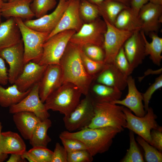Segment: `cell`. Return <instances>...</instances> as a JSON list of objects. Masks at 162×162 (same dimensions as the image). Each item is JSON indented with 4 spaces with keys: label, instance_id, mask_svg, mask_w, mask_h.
<instances>
[{
    "label": "cell",
    "instance_id": "bcb514c9",
    "mask_svg": "<svg viewBox=\"0 0 162 162\" xmlns=\"http://www.w3.org/2000/svg\"><path fill=\"white\" fill-rule=\"evenodd\" d=\"M162 68L156 70H153L152 69H148L145 71L143 76L138 77L139 81H141L146 76L149 75L161 74H162Z\"/></svg>",
    "mask_w": 162,
    "mask_h": 162
},
{
    "label": "cell",
    "instance_id": "8d00e7d4",
    "mask_svg": "<svg viewBox=\"0 0 162 162\" xmlns=\"http://www.w3.org/2000/svg\"><path fill=\"white\" fill-rule=\"evenodd\" d=\"M84 54L89 58L96 61H104L105 52L102 47L96 45L87 44L81 47Z\"/></svg>",
    "mask_w": 162,
    "mask_h": 162
},
{
    "label": "cell",
    "instance_id": "52a82bcc",
    "mask_svg": "<svg viewBox=\"0 0 162 162\" xmlns=\"http://www.w3.org/2000/svg\"><path fill=\"white\" fill-rule=\"evenodd\" d=\"M123 111L125 115L126 121L125 128L137 134L152 145V130L158 129L161 127L156 121L157 116L152 108L149 107L146 114L142 117L133 114L130 110L124 106Z\"/></svg>",
    "mask_w": 162,
    "mask_h": 162
},
{
    "label": "cell",
    "instance_id": "7a4b0ae2",
    "mask_svg": "<svg viewBox=\"0 0 162 162\" xmlns=\"http://www.w3.org/2000/svg\"><path fill=\"white\" fill-rule=\"evenodd\" d=\"M122 131L118 129L110 127L96 128L87 127L76 132L64 131L59 135L81 141L93 157L98 154L108 151L113 139Z\"/></svg>",
    "mask_w": 162,
    "mask_h": 162
},
{
    "label": "cell",
    "instance_id": "2e32d148",
    "mask_svg": "<svg viewBox=\"0 0 162 162\" xmlns=\"http://www.w3.org/2000/svg\"><path fill=\"white\" fill-rule=\"evenodd\" d=\"M140 31L134 32L123 45L124 53L130 65L131 74L142 63L146 56L144 42Z\"/></svg>",
    "mask_w": 162,
    "mask_h": 162
},
{
    "label": "cell",
    "instance_id": "4fadbf2b",
    "mask_svg": "<svg viewBox=\"0 0 162 162\" xmlns=\"http://www.w3.org/2000/svg\"><path fill=\"white\" fill-rule=\"evenodd\" d=\"M80 0H69L68 4L55 28L47 39L59 32L68 30L78 32L83 24L79 12Z\"/></svg>",
    "mask_w": 162,
    "mask_h": 162
},
{
    "label": "cell",
    "instance_id": "9f6ffc18",
    "mask_svg": "<svg viewBox=\"0 0 162 162\" xmlns=\"http://www.w3.org/2000/svg\"><path fill=\"white\" fill-rule=\"evenodd\" d=\"M14 0H8V2H11Z\"/></svg>",
    "mask_w": 162,
    "mask_h": 162
},
{
    "label": "cell",
    "instance_id": "4dcf8cb0",
    "mask_svg": "<svg viewBox=\"0 0 162 162\" xmlns=\"http://www.w3.org/2000/svg\"><path fill=\"white\" fill-rule=\"evenodd\" d=\"M53 151L47 147L36 146L22 155L29 162H51Z\"/></svg>",
    "mask_w": 162,
    "mask_h": 162
},
{
    "label": "cell",
    "instance_id": "ab89813d",
    "mask_svg": "<svg viewBox=\"0 0 162 162\" xmlns=\"http://www.w3.org/2000/svg\"><path fill=\"white\" fill-rule=\"evenodd\" d=\"M59 138L68 153L80 150H87L85 145L78 140L66 138L60 135H59Z\"/></svg>",
    "mask_w": 162,
    "mask_h": 162
},
{
    "label": "cell",
    "instance_id": "f6af8a7d",
    "mask_svg": "<svg viewBox=\"0 0 162 162\" xmlns=\"http://www.w3.org/2000/svg\"><path fill=\"white\" fill-rule=\"evenodd\" d=\"M149 2V0H131L130 8L131 11L137 16L141 8Z\"/></svg>",
    "mask_w": 162,
    "mask_h": 162
},
{
    "label": "cell",
    "instance_id": "11a10c76",
    "mask_svg": "<svg viewBox=\"0 0 162 162\" xmlns=\"http://www.w3.org/2000/svg\"><path fill=\"white\" fill-rule=\"evenodd\" d=\"M4 2H7L8 1V0H3Z\"/></svg>",
    "mask_w": 162,
    "mask_h": 162
},
{
    "label": "cell",
    "instance_id": "d6986e66",
    "mask_svg": "<svg viewBox=\"0 0 162 162\" xmlns=\"http://www.w3.org/2000/svg\"><path fill=\"white\" fill-rule=\"evenodd\" d=\"M128 92L126 97L122 100H118L111 102L126 107L138 116L142 117L146 114L142 103V93L137 88L134 79L130 75L127 80Z\"/></svg>",
    "mask_w": 162,
    "mask_h": 162
},
{
    "label": "cell",
    "instance_id": "cb8c5ba5",
    "mask_svg": "<svg viewBox=\"0 0 162 162\" xmlns=\"http://www.w3.org/2000/svg\"><path fill=\"white\" fill-rule=\"evenodd\" d=\"M1 150L4 154L22 155L26 151L24 140L17 133L11 131L2 132Z\"/></svg>",
    "mask_w": 162,
    "mask_h": 162
},
{
    "label": "cell",
    "instance_id": "f907efd6",
    "mask_svg": "<svg viewBox=\"0 0 162 162\" xmlns=\"http://www.w3.org/2000/svg\"><path fill=\"white\" fill-rule=\"evenodd\" d=\"M91 3L97 5L105 0H88Z\"/></svg>",
    "mask_w": 162,
    "mask_h": 162
},
{
    "label": "cell",
    "instance_id": "7c38bea8",
    "mask_svg": "<svg viewBox=\"0 0 162 162\" xmlns=\"http://www.w3.org/2000/svg\"><path fill=\"white\" fill-rule=\"evenodd\" d=\"M0 56L9 64L8 82L13 84L22 73L25 64L22 40L13 46L0 50Z\"/></svg>",
    "mask_w": 162,
    "mask_h": 162
},
{
    "label": "cell",
    "instance_id": "9c48e42d",
    "mask_svg": "<svg viewBox=\"0 0 162 162\" xmlns=\"http://www.w3.org/2000/svg\"><path fill=\"white\" fill-rule=\"evenodd\" d=\"M94 101L89 94L81 100L75 109L63 121L67 131L74 132L87 128L94 116Z\"/></svg>",
    "mask_w": 162,
    "mask_h": 162
},
{
    "label": "cell",
    "instance_id": "30bf717a",
    "mask_svg": "<svg viewBox=\"0 0 162 162\" xmlns=\"http://www.w3.org/2000/svg\"><path fill=\"white\" fill-rule=\"evenodd\" d=\"M102 17L106 26L103 44L105 52L104 61L106 64H112L120 49L133 32L119 29Z\"/></svg>",
    "mask_w": 162,
    "mask_h": 162
},
{
    "label": "cell",
    "instance_id": "d4e9b609",
    "mask_svg": "<svg viewBox=\"0 0 162 162\" xmlns=\"http://www.w3.org/2000/svg\"><path fill=\"white\" fill-rule=\"evenodd\" d=\"M114 25L119 29L132 32L141 31L142 26V23L138 16L132 13L130 7L120 12Z\"/></svg>",
    "mask_w": 162,
    "mask_h": 162
},
{
    "label": "cell",
    "instance_id": "44dd1931",
    "mask_svg": "<svg viewBox=\"0 0 162 162\" xmlns=\"http://www.w3.org/2000/svg\"><path fill=\"white\" fill-rule=\"evenodd\" d=\"M32 0H14L4 2L0 8L2 16L31 20L34 16L30 7Z\"/></svg>",
    "mask_w": 162,
    "mask_h": 162
},
{
    "label": "cell",
    "instance_id": "d590c367",
    "mask_svg": "<svg viewBox=\"0 0 162 162\" xmlns=\"http://www.w3.org/2000/svg\"><path fill=\"white\" fill-rule=\"evenodd\" d=\"M81 56L83 65L88 74L95 78L104 68L106 64L104 61L98 62L88 57L81 50Z\"/></svg>",
    "mask_w": 162,
    "mask_h": 162
},
{
    "label": "cell",
    "instance_id": "e0dca14e",
    "mask_svg": "<svg viewBox=\"0 0 162 162\" xmlns=\"http://www.w3.org/2000/svg\"><path fill=\"white\" fill-rule=\"evenodd\" d=\"M138 16L142 23V31L145 34L157 32L162 21V5L148 2L140 8Z\"/></svg>",
    "mask_w": 162,
    "mask_h": 162
},
{
    "label": "cell",
    "instance_id": "ba28073f",
    "mask_svg": "<svg viewBox=\"0 0 162 162\" xmlns=\"http://www.w3.org/2000/svg\"><path fill=\"white\" fill-rule=\"evenodd\" d=\"M106 26L104 20L99 17L90 22L84 23L80 30L74 33L69 42L81 47L87 44H93L103 48Z\"/></svg>",
    "mask_w": 162,
    "mask_h": 162
},
{
    "label": "cell",
    "instance_id": "3957f363",
    "mask_svg": "<svg viewBox=\"0 0 162 162\" xmlns=\"http://www.w3.org/2000/svg\"><path fill=\"white\" fill-rule=\"evenodd\" d=\"M82 94L77 86L65 82L52 92L44 103L47 110L58 111L67 116L79 104Z\"/></svg>",
    "mask_w": 162,
    "mask_h": 162
},
{
    "label": "cell",
    "instance_id": "f1b7e54d",
    "mask_svg": "<svg viewBox=\"0 0 162 162\" xmlns=\"http://www.w3.org/2000/svg\"><path fill=\"white\" fill-rule=\"evenodd\" d=\"M52 125V122L49 118L41 121L38 123L29 140V143L32 147H47L51 141V138L48 135L47 131Z\"/></svg>",
    "mask_w": 162,
    "mask_h": 162
},
{
    "label": "cell",
    "instance_id": "d6a6232c",
    "mask_svg": "<svg viewBox=\"0 0 162 162\" xmlns=\"http://www.w3.org/2000/svg\"><path fill=\"white\" fill-rule=\"evenodd\" d=\"M130 146L124 157L121 160L122 162H143L142 154L135 139L134 133L130 130Z\"/></svg>",
    "mask_w": 162,
    "mask_h": 162
},
{
    "label": "cell",
    "instance_id": "c3c4849f",
    "mask_svg": "<svg viewBox=\"0 0 162 162\" xmlns=\"http://www.w3.org/2000/svg\"><path fill=\"white\" fill-rule=\"evenodd\" d=\"M2 128V122H0V162L4 161L8 157V155L3 153L1 150V134Z\"/></svg>",
    "mask_w": 162,
    "mask_h": 162
},
{
    "label": "cell",
    "instance_id": "db71d44e",
    "mask_svg": "<svg viewBox=\"0 0 162 162\" xmlns=\"http://www.w3.org/2000/svg\"><path fill=\"white\" fill-rule=\"evenodd\" d=\"M2 16L1 14V10H0V24L2 22V19H1V17Z\"/></svg>",
    "mask_w": 162,
    "mask_h": 162
},
{
    "label": "cell",
    "instance_id": "f5cc1de1",
    "mask_svg": "<svg viewBox=\"0 0 162 162\" xmlns=\"http://www.w3.org/2000/svg\"><path fill=\"white\" fill-rule=\"evenodd\" d=\"M4 2L3 0H0V8H1L2 7V6Z\"/></svg>",
    "mask_w": 162,
    "mask_h": 162
},
{
    "label": "cell",
    "instance_id": "83f0119b",
    "mask_svg": "<svg viewBox=\"0 0 162 162\" xmlns=\"http://www.w3.org/2000/svg\"><path fill=\"white\" fill-rule=\"evenodd\" d=\"M31 89L22 92L14 84L7 88L0 85V105L3 107H9L18 103L28 94Z\"/></svg>",
    "mask_w": 162,
    "mask_h": 162
},
{
    "label": "cell",
    "instance_id": "277c9868",
    "mask_svg": "<svg viewBox=\"0 0 162 162\" xmlns=\"http://www.w3.org/2000/svg\"><path fill=\"white\" fill-rule=\"evenodd\" d=\"M124 106L111 102H94V116L88 128H96L107 127L123 130L126 124Z\"/></svg>",
    "mask_w": 162,
    "mask_h": 162
},
{
    "label": "cell",
    "instance_id": "816d5d0a",
    "mask_svg": "<svg viewBox=\"0 0 162 162\" xmlns=\"http://www.w3.org/2000/svg\"><path fill=\"white\" fill-rule=\"evenodd\" d=\"M149 2L155 4L162 5V0H149Z\"/></svg>",
    "mask_w": 162,
    "mask_h": 162
},
{
    "label": "cell",
    "instance_id": "ac0fdd59",
    "mask_svg": "<svg viewBox=\"0 0 162 162\" xmlns=\"http://www.w3.org/2000/svg\"><path fill=\"white\" fill-rule=\"evenodd\" d=\"M47 66L32 61L28 62L14 84L21 92L27 91L40 82Z\"/></svg>",
    "mask_w": 162,
    "mask_h": 162
},
{
    "label": "cell",
    "instance_id": "60d3db41",
    "mask_svg": "<svg viewBox=\"0 0 162 162\" xmlns=\"http://www.w3.org/2000/svg\"><path fill=\"white\" fill-rule=\"evenodd\" d=\"M93 159V157L87 150L68 153L67 162H91Z\"/></svg>",
    "mask_w": 162,
    "mask_h": 162
},
{
    "label": "cell",
    "instance_id": "ee69618b",
    "mask_svg": "<svg viewBox=\"0 0 162 162\" xmlns=\"http://www.w3.org/2000/svg\"><path fill=\"white\" fill-rule=\"evenodd\" d=\"M8 82V75L4 60L0 56V84L5 85Z\"/></svg>",
    "mask_w": 162,
    "mask_h": 162
},
{
    "label": "cell",
    "instance_id": "8992f818",
    "mask_svg": "<svg viewBox=\"0 0 162 162\" xmlns=\"http://www.w3.org/2000/svg\"><path fill=\"white\" fill-rule=\"evenodd\" d=\"M76 32L68 30L58 33L52 36L43 45V52L38 64L48 65L59 64L72 35Z\"/></svg>",
    "mask_w": 162,
    "mask_h": 162
},
{
    "label": "cell",
    "instance_id": "6da1fadb",
    "mask_svg": "<svg viewBox=\"0 0 162 162\" xmlns=\"http://www.w3.org/2000/svg\"><path fill=\"white\" fill-rule=\"evenodd\" d=\"M81 47L69 42L61 58L63 83L69 82L77 86L82 94H89L91 84L95 78L89 75L82 62Z\"/></svg>",
    "mask_w": 162,
    "mask_h": 162
},
{
    "label": "cell",
    "instance_id": "5bb4252c",
    "mask_svg": "<svg viewBox=\"0 0 162 162\" xmlns=\"http://www.w3.org/2000/svg\"><path fill=\"white\" fill-rule=\"evenodd\" d=\"M58 0V3L51 13L36 19L23 21L25 24L35 30L50 34L58 24L69 2V0Z\"/></svg>",
    "mask_w": 162,
    "mask_h": 162
},
{
    "label": "cell",
    "instance_id": "f35d334b",
    "mask_svg": "<svg viewBox=\"0 0 162 162\" xmlns=\"http://www.w3.org/2000/svg\"><path fill=\"white\" fill-rule=\"evenodd\" d=\"M162 87V75L161 74L155 79L154 82L148 88L145 92L142 94L144 109L146 112L149 107V101L152 94L156 90Z\"/></svg>",
    "mask_w": 162,
    "mask_h": 162
},
{
    "label": "cell",
    "instance_id": "4316f807",
    "mask_svg": "<svg viewBox=\"0 0 162 162\" xmlns=\"http://www.w3.org/2000/svg\"><path fill=\"white\" fill-rule=\"evenodd\" d=\"M140 32L144 42L146 56L149 55L150 59L154 64L160 66L162 59V38L159 37L156 32L150 33L152 41L149 42L144 33L142 31Z\"/></svg>",
    "mask_w": 162,
    "mask_h": 162
},
{
    "label": "cell",
    "instance_id": "9a60e30c",
    "mask_svg": "<svg viewBox=\"0 0 162 162\" xmlns=\"http://www.w3.org/2000/svg\"><path fill=\"white\" fill-rule=\"evenodd\" d=\"M63 76L59 64L47 65L39 83V93L44 103L48 97L63 84Z\"/></svg>",
    "mask_w": 162,
    "mask_h": 162
},
{
    "label": "cell",
    "instance_id": "681fc988",
    "mask_svg": "<svg viewBox=\"0 0 162 162\" xmlns=\"http://www.w3.org/2000/svg\"><path fill=\"white\" fill-rule=\"evenodd\" d=\"M124 4L127 7H130L131 0H116Z\"/></svg>",
    "mask_w": 162,
    "mask_h": 162
},
{
    "label": "cell",
    "instance_id": "7402d4cb",
    "mask_svg": "<svg viewBox=\"0 0 162 162\" xmlns=\"http://www.w3.org/2000/svg\"><path fill=\"white\" fill-rule=\"evenodd\" d=\"M22 40L19 28L14 18H8L0 24V50L13 46Z\"/></svg>",
    "mask_w": 162,
    "mask_h": 162
},
{
    "label": "cell",
    "instance_id": "ffe728a7",
    "mask_svg": "<svg viewBox=\"0 0 162 162\" xmlns=\"http://www.w3.org/2000/svg\"><path fill=\"white\" fill-rule=\"evenodd\" d=\"M125 76L113 63L107 64L95 79L98 83L124 90L127 86Z\"/></svg>",
    "mask_w": 162,
    "mask_h": 162
},
{
    "label": "cell",
    "instance_id": "74e56055",
    "mask_svg": "<svg viewBox=\"0 0 162 162\" xmlns=\"http://www.w3.org/2000/svg\"><path fill=\"white\" fill-rule=\"evenodd\" d=\"M113 64L126 77L131 74L130 65L125 54L123 46L116 56Z\"/></svg>",
    "mask_w": 162,
    "mask_h": 162
},
{
    "label": "cell",
    "instance_id": "603a6c76",
    "mask_svg": "<svg viewBox=\"0 0 162 162\" xmlns=\"http://www.w3.org/2000/svg\"><path fill=\"white\" fill-rule=\"evenodd\" d=\"M13 120L22 136L28 140L37 124L41 121L33 113L26 111L14 114Z\"/></svg>",
    "mask_w": 162,
    "mask_h": 162
},
{
    "label": "cell",
    "instance_id": "7bdbcfd3",
    "mask_svg": "<svg viewBox=\"0 0 162 162\" xmlns=\"http://www.w3.org/2000/svg\"><path fill=\"white\" fill-rule=\"evenodd\" d=\"M152 141V146L158 150L162 151V128L158 129H153L151 132Z\"/></svg>",
    "mask_w": 162,
    "mask_h": 162
},
{
    "label": "cell",
    "instance_id": "5b68a950",
    "mask_svg": "<svg viewBox=\"0 0 162 162\" xmlns=\"http://www.w3.org/2000/svg\"><path fill=\"white\" fill-rule=\"evenodd\" d=\"M21 32L24 49L25 64L30 61L39 62L42 55L43 45L49 34L33 30L20 18H15Z\"/></svg>",
    "mask_w": 162,
    "mask_h": 162
},
{
    "label": "cell",
    "instance_id": "7dc6e473",
    "mask_svg": "<svg viewBox=\"0 0 162 162\" xmlns=\"http://www.w3.org/2000/svg\"><path fill=\"white\" fill-rule=\"evenodd\" d=\"M27 160L22 158V155L12 154L8 159L7 160V162H26Z\"/></svg>",
    "mask_w": 162,
    "mask_h": 162
},
{
    "label": "cell",
    "instance_id": "f546056e",
    "mask_svg": "<svg viewBox=\"0 0 162 162\" xmlns=\"http://www.w3.org/2000/svg\"><path fill=\"white\" fill-rule=\"evenodd\" d=\"M96 5L100 15L113 24L120 12L129 7L116 0H105Z\"/></svg>",
    "mask_w": 162,
    "mask_h": 162
},
{
    "label": "cell",
    "instance_id": "8fae6325",
    "mask_svg": "<svg viewBox=\"0 0 162 162\" xmlns=\"http://www.w3.org/2000/svg\"><path fill=\"white\" fill-rule=\"evenodd\" d=\"M39 83L33 86L28 94L20 102L9 107V113L28 112L34 113L41 121L49 118L50 114L48 110L39 96Z\"/></svg>",
    "mask_w": 162,
    "mask_h": 162
},
{
    "label": "cell",
    "instance_id": "b9f144b4",
    "mask_svg": "<svg viewBox=\"0 0 162 162\" xmlns=\"http://www.w3.org/2000/svg\"><path fill=\"white\" fill-rule=\"evenodd\" d=\"M68 152L58 142L56 144L51 162H67Z\"/></svg>",
    "mask_w": 162,
    "mask_h": 162
},
{
    "label": "cell",
    "instance_id": "484cf974",
    "mask_svg": "<svg viewBox=\"0 0 162 162\" xmlns=\"http://www.w3.org/2000/svg\"><path fill=\"white\" fill-rule=\"evenodd\" d=\"M92 94L95 102H112L119 100L122 92L116 88L97 83L93 86Z\"/></svg>",
    "mask_w": 162,
    "mask_h": 162
},
{
    "label": "cell",
    "instance_id": "1f68e13d",
    "mask_svg": "<svg viewBox=\"0 0 162 162\" xmlns=\"http://www.w3.org/2000/svg\"><path fill=\"white\" fill-rule=\"evenodd\" d=\"M79 12L82 20L86 23L93 21L100 15L98 6L88 0H80Z\"/></svg>",
    "mask_w": 162,
    "mask_h": 162
},
{
    "label": "cell",
    "instance_id": "836d02e7",
    "mask_svg": "<svg viewBox=\"0 0 162 162\" xmlns=\"http://www.w3.org/2000/svg\"><path fill=\"white\" fill-rule=\"evenodd\" d=\"M136 140L142 147L144 151L145 160L146 162L162 161V154L161 152L139 136L136 137Z\"/></svg>",
    "mask_w": 162,
    "mask_h": 162
},
{
    "label": "cell",
    "instance_id": "e575fe53",
    "mask_svg": "<svg viewBox=\"0 0 162 162\" xmlns=\"http://www.w3.org/2000/svg\"><path fill=\"white\" fill-rule=\"evenodd\" d=\"M56 4V0H33L30 7L34 16L38 18L47 14Z\"/></svg>",
    "mask_w": 162,
    "mask_h": 162
}]
</instances>
